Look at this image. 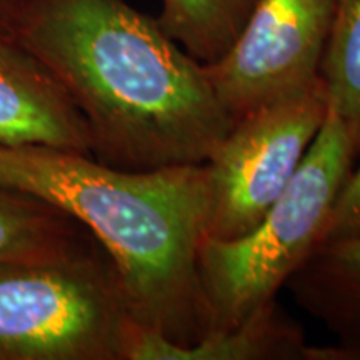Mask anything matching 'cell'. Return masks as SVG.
I'll list each match as a JSON object with an SVG mask.
<instances>
[{
	"mask_svg": "<svg viewBox=\"0 0 360 360\" xmlns=\"http://www.w3.org/2000/svg\"><path fill=\"white\" fill-rule=\"evenodd\" d=\"M0 186L82 224L114 262L142 327L180 345L209 330L199 277L209 215L205 164L122 170L80 152L0 146Z\"/></svg>",
	"mask_w": 360,
	"mask_h": 360,
	"instance_id": "obj_2",
	"label": "cell"
},
{
	"mask_svg": "<svg viewBox=\"0 0 360 360\" xmlns=\"http://www.w3.org/2000/svg\"><path fill=\"white\" fill-rule=\"evenodd\" d=\"M334 0H254L240 34L204 65L233 120L319 80Z\"/></svg>",
	"mask_w": 360,
	"mask_h": 360,
	"instance_id": "obj_6",
	"label": "cell"
},
{
	"mask_svg": "<svg viewBox=\"0 0 360 360\" xmlns=\"http://www.w3.org/2000/svg\"><path fill=\"white\" fill-rule=\"evenodd\" d=\"M122 360H360L347 345H312L276 300L264 304L237 326L205 332L187 345L130 321Z\"/></svg>",
	"mask_w": 360,
	"mask_h": 360,
	"instance_id": "obj_7",
	"label": "cell"
},
{
	"mask_svg": "<svg viewBox=\"0 0 360 360\" xmlns=\"http://www.w3.org/2000/svg\"><path fill=\"white\" fill-rule=\"evenodd\" d=\"M97 244L82 224L58 207L0 186V264L60 259Z\"/></svg>",
	"mask_w": 360,
	"mask_h": 360,
	"instance_id": "obj_10",
	"label": "cell"
},
{
	"mask_svg": "<svg viewBox=\"0 0 360 360\" xmlns=\"http://www.w3.org/2000/svg\"><path fill=\"white\" fill-rule=\"evenodd\" d=\"M359 134L360 124L328 109L292 182L259 224L229 240L205 238L199 277L209 330L237 326L276 300L319 245L354 164Z\"/></svg>",
	"mask_w": 360,
	"mask_h": 360,
	"instance_id": "obj_3",
	"label": "cell"
},
{
	"mask_svg": "<svg viewBox=\"0 0 360 360\" xmlns=\"http://www.w3.org/2000/svg\"><path fill=\"white\" fill-rule=\"evenodd\" d=\"M319 77L328 109L360 124V0H334Z\"/></svg>",
	"mask_w": 360,
	"mask_h": 360,
	"instance_id": "obj_12",
	"label": "cell"
},
{
	"mask_svg": "<svg viewBox=\"0 0 360 360\" xmlns=\"http://www.w3.org/2000/svg\"><path fill=\"white\" fill-rule=\"evenodd\" d=\"M285 287L342 344L360 352V237L319 244Z\"/></svg>",
	"mask_w": 360,
	"mask_h": 360,
	"instance_id": "obj_9",
	"label": "cell"
},
{
	"mask_svg": "<svg viewBox=\"0 0 360 360\" xmlns=\"http://www.w3.org/2000/svg\"><path fill=\"white\" fill-rule=\"evenodd\" d=\"M0 30L11 34V0H0Z\"/></svg>",
	"mask_w": 360,
	"mask_h": 360,
	"instance_id": "obj_14",
	"label": "cell"
},
{
	"mask_svg": "<svg viewBox=\"0 0 360 360\" xmlns=\"http://www.w3.org/2000/svg\"><path fill=\"white\" fill-rule=\"evenodd\" d=\"M0 146H44L90 155L84 117L52 74L0 30Z\"/></svg>",
	"mask_w": 360,
	"mask_h": 360,
	"instance_id": "obj_8",
	"label": "cell"
},
{
	"mask_svg": "<svg viewBox=\"0 0 360 360\" xmlns=\"http://www.w3.org/2000/svg\"><path fill=\"white\" fill-rule=\"evenodd\" d=\"M11 35L77 107L103 165L205 164L236 124L204 65L125 0H11Z\"/></svg>",
	"mask_w": 360,
	"mask_h": 360,
	"instance_id": "obj_1",
	"label": "cell"
},
{
	"mask_svg": "<svg viewBox=\"0 0 360 360\" xmlns=\"http://www.w3.org/2000/svg\"><path fill=\"white\" fill-rule=\"evenodd\" d=\"M328 114L321 77L309 89L240 117L205 162V238L247 233L292 182Z\"/></svg>",
	"mask_w": 360,
	"mask_h": 360,
	"instance_id": "obj_5",
	"label": "cell"
},
{
	"mask_svg": "<svg viewBox=\"0 0 360 360\" xmlns=\"http://www.w3.org/2000/svg\"><path fill=\"white\" fill-rule=\"evenodd\" d=\"M360 237V134L354 164L342 186L319 244Z\"/></svg>",
	"mask_w": 360,
	"mask_h": 360,
	"instance_id": "obj_13",
	"label": "cell"
},
{
	"mask_svg": "<svg viewBox=\"0 0 360 360\" xmlns=\"http://www.w3.org/2000/svg\"><path fill=\"white\" fill-rule=\"evenodd\" d=\"M254 0H162L164 32L202 65L219 60L240 34Z\"/></svg>",
	"mask_w": 360,
	"mask_h": 360,
	"instance_id": "obj_11",
	"label": "cell"
},
{
	"mask_svg": "<svg viewBox=\"0 0 360 360\" xmlns=\"http://www.w3.org/2000/svg\"><path fill=\"white\" fill-rule=\"evenodd\" d=\"M132 315L103 247L0 264V360H122Z\"/></svg>",
	"mask_w": 360,
	"mask_h": 360,
	"instance_id": "obj_4",
	"label": "cell"
}]
</instances>
